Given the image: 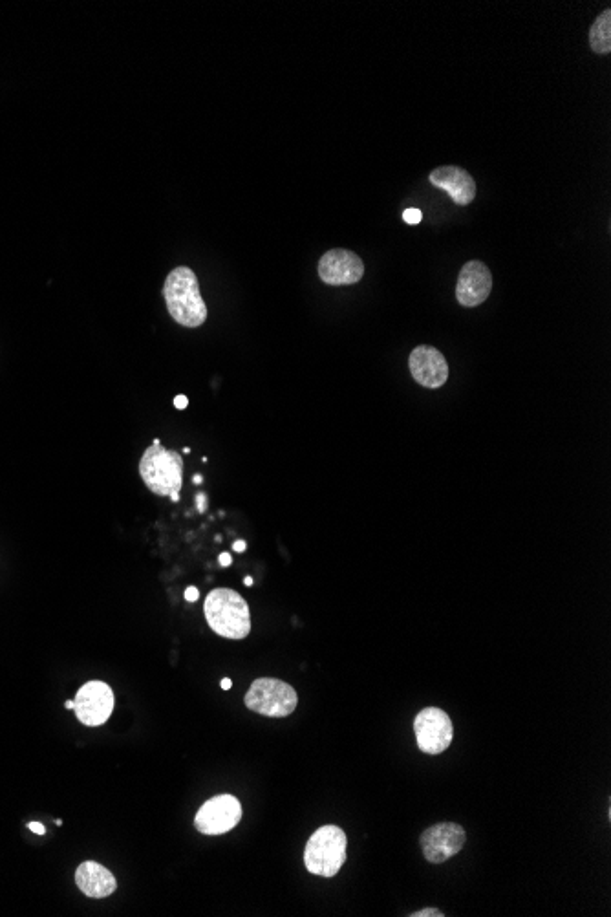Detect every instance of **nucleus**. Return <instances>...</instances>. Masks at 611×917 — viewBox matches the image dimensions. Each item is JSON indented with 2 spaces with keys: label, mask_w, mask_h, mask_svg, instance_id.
Listing matches in <instances>:
<instances>
[{
  "label": "nucleus",
  "mask_w": 611,
  "mask_h": 917,
  "mask_svg": "<svg viewBox=\"0 0 611 917\" xmlns=\"http://www.w3.org/2000/svg\"><path fill=\"white\" fill-rule=\"evenodd\" d=\"M165 304L172 319L185 328H198L207 321V306L200 292V282L191 268L172 270L163 286Z\"/></svg>",
  "instance_id": "obj_1"
},
{
  "label": "nucleus",
  "mask_w": 611,
  "mask_h": 917,
  "mask_svg": "<svg viewBox=\"0 0 611 917\" xmlns=\"http://www.w3.org/2000/svg\"><path fill=\"white\" fill-rule=\"evenodd\" d=\"M205 621L218 636L244 639L251 632V612L242 595L229 588H216L205 597Z\"/></svg>",
  "instance_id": "obj_2"
},
{
  "label": "nucleus",
  "mask_w": 611,
  "mask_h": 917,
  "mask_svg": "<svg viewBox=\"0 0 611 917\" xmlns=\"http://www.w3.org/2000/svg\"><path fill=\"white\" fill-rule=\"evenodd\" d=\"M140 476L147 489L158 497L180 493L183 484L182 454L169 451L163 445H152L141 456Z\"/></svg>",
  "instance_id": "obj_3"
},
{
  "label": "nucleus",
  "mask_w": 611,
  "mask_h": 917,
  "mask_svg": "<svg viewBox=\"0 0 611 917\" xmlns=\"http://www.w3.org/2000/svg\"><path fill=\"white\" fill-rule=\"evenodd\" d=\"M348 839L339 826H322L310 837L304 850L306 870L313 875L333 877L346 863Z\"/></svg>",
  "instance_id": "obj_4"
},
{
  "label": "nucleus",
  "mask_w": 611,
  "mask_h": 917,
  "mask_svg": "<svg viewBox=\"0 0 611 917\" xmlns=\"http://www.w3.org/2000/svg\"><path fill=\"white\" fill-rule=\"evenodd\" d=\"M299 703L297 691L277 678H258L246 694V707L268 718H286L295 713Z\"/></svg>",
  "instance_id": "obj_5"
},
{
  "label": "nucleus",
  "mask_w": 611,
  "mask_h": 917,
  "mask_svg": "<svg viewBox=\"0 0 611 917\" xmlns=\"http://www.w3.org/2000/svg\"><path fill=\"white\" fill-rule=\"evenodd\" d=\"M414 733L419 751L427 755H441L451 747L454 738L451 716L438 707H427L416 716Z\"/></svg>",
  "instance_id": "obj_6"
},
{
  "label": "nucleus",
  "mask_w": 611,
  "mask_h": 917,
  "mask_svg": "<svg viewBox=\"0 0 611 917\" xmlns=\"http://www.w3.org/2000/svg\"><path fill=\"white\" fill-rule=\"evenodd\" d=\"M465 841L467 833L456 822L434 824L419 837L423 855L432 864L445 863L454 855H458L465 846Z\"/></svg>",
  "instance_id": "obj_7"
},
{
  "label": "nucleus",
  "mask_w": 611,
  "mask_h": 917,
  "mask_svg": "<svg viewBox=\"0 0 611 917\" xmlns=\"http://www.w3.org/2000/svg\"><path fill=\"white\" fill-rule=\"evenodd\" d=\"M242 819V806L233 795H218L207 800L196 813L194 826L204 835H222L233 830Z\"/></svg>",
  "instance_id": "obj_8"
},
{
  "label": "nucleus",
  "mask_w": 611,
  "mask_h": 917,
  "mask_svg": "<svg viewBox=\"0 0 611 917\" xmlns=\"http://www.w3.org/2000/svg\"><path fill=\"white\" fill-rule=\"evenodd\" d=\"M114 692L103 681H88L85 683L74 700V711H76L79 722L85 723L88 727H97L103 725L110 718L114 711Z\"/></svg>",
  "instance_id": "obj_9"
},
{
  "label": "nucleus",
  "mask_w": 611,
  "mask_h": 917,
  "mask_svg": "<svg viewBox=\"0 0 611 917\" xmlns=\"http://www.w3.org/2000/svg\"><path fill=\"white\" fill-rule=\"evenodd\" d=\"M365 264L348 249H330L319 260V277L328 286H352L363 279Z\"/></svg>",
  "instance_id": "obj_10"
},
{
  "label": "nucleus",
  "mask_w": 611,
  "mask_h": 917,
  "mask_svg": "<svg viewBox=\"0 0 611 917\" xmlns=\"http://www.w3.org/2000/svg\"><path fill=\"white\" fill-rule=\"evenodd\" d=\"M408 368L412 378L425 389H440L449 379L447 359L434 346H416L408 357Z\"/></svg>",
  "instance_id": "obj_11"
},
{
  "label": "nucleus",
  "mask_w": 611,
  "mask_h": 917,
  "mask_svg": "<svg viewBox=\"0 0 611 917\" xmlns=\"http://www.w3.org/2000/svg\"><path fill=\"white\" fill-rule=\"evenodd\" d=\"M493 290V275L491 270L480 262L471 260L460 271L458 284H456V299L465 308H474L485 303Z\"/></svg>",
  "instance_id": "obj_12"
},
{
  "label": "nucleus",
  "mask_w": 611,
  "mask_h": 917,
  "mask_svg": "<svg viewBox=\"0 0 611 917\" xmlns=\"http://www.w3.org/2000/svg\"><path fill=\"white\" fill-rule=\"evenodd\" d=\"M429 180L434 187L447 191L454 204L469 205L476 196V184L471 174L461 167H454V165L438 167L436 171L430 173Z\"/></svg>",
  "instance_id": "obj_13"
},
{
  "label": "nucleus",
  "mask_w": 611,
  "mask_h": 917,
  "mask_svg": "<svg viewBox=\"0 0 611 917\" xmlns=\"http://www.w3.org/2000/svg\"><path fill=\"white\" fill-rule=\"evenodd\" d=\"M76 885L86 897L103 899L116 892L118 881L103 864L86 861L76 870Z\"/></svg>",
  "instance_id": "obj_14"
},
{
  "label": "nucleus",
  "mask_w": 611,
  "mask_h": 917,
  "mask_svg": "<svg viewBox=\"0 0 611 917\" xmlns=\"http://www.w3.org/2000/svg\"><path fill=\"white\" fill-rule=\"evenodd\" d=\"M590 46L595 54L611 52V10L602 11L590 30Z\"/></svg>",
  "instance_id": "obj_15"
},
{
  "label": "nucleus",
  "mask_w": 611,
  "mask_h": 917,
  "mask_svg": "<svg viewBox=\"0 0 611 917\" xmlns=\"http://www.w3.org/2000/svg\"><path fill=\"white\" fill-rule=\"evenodd\" d=\"M403 220L410 226H418L419 222L423 220V213L419 209H407L403 211Z\"/></svg>",
  "instance_id": "obj_16"
},
{
  "label": "nucleus",
  "mask_w": 611,
  "mask_h": 917,
  "mask_svg": "<svg viewBox=\"0 0 611 917\" xmlns=\"http://www.w3.org/2000/svg\"><path fill=\"white\" fill-rule=\"evenodd\" d=\"M445 914L438 910V908H425V910H419V912H414L410 914V917H443Z\"/></svg>",
  "instance_id": "obj_17"
},
{
  "label": "nucleus",
  "mask_w": 611,
  "mask_h": 917,
  "mask_svg": "<svg viewBox=\"0 0 611 917\" xmlns=\"http://www.w3.org/2000/svg\"><path fill=\"white\" fill-rule=\"evenodd\" d=\"M185 599H187L189 603H196V601L200 599V592H198V588H194V586H189V588L185 590Z\"/></svg>",
  "instance_id": "obj_18"
},
{
  "label": "nucleus",
  "mask_w": 611,
  "mask_h": 917,
  "mask_svg": "<svg viewBox=\"0 0 611 917\" xmlns=\"http://www.w3.org/2000/svg\"><path fill=\"white\" fill-rule=\"evenodd\" d=\"M196 509H198V513H205V509H207V497H205L204 493H198V495H196Z\"/></svg>",
  "instance_id": "obj_19"
},
{
  "label": "nucleus",
  "mask_w": 611,
  "mask_h": 917,
  "mask_svg": "<svg viewBox=\"0 0 611 917\" xmlns=\"http://www.w3.org/2000/svg\"><path fill=\"white\" fill-rule=\"evenodd\" d=\"M187 405H189V398H187V396H176V398H174V407H176V409H187Z\"/></svg>",
  "instance_id": "obj_20"
},
{
  "label": "nucleus",
  "mask_w": 611,
  "mask_h": 917,
  "mask_svg": "<svg viewBox=\"0 0 611 917\" xmlns=\"http://www.w3.org/2000/svg\"><path fill=\"white\" fill-rule=\"evenodd\" d=\"M218 562H220V566H222V568H229V566L233 564V557H231V553H222V555H220V559H218Z\"/></svg>",
  "instance_id": "obj_21"
},
{
  "label": "nucleus",
  "mask_w": 611,
  "mask_h": 917,
  "mask_svg": "<svg viewBox=\"0 0 611 917\" xmlns=\"http://www.w3.org/2000/svg\"><path fill=\"white\" fill-rule=\"evenodd\" d=\"M28 828H30V831H33V833H37V835H44V833H46V828H44L41 822H30Z\"/></svg>",
  "instance_id": "obj_22"
},
{
  "label": "nucleus",
  "mask_w": 611,
  "mask_h": 917,
  "mask_svg": "<svg viewBox=\"0 0 611 917\" xmlns=\"http://www.w3.org/2000/svg\"><path fill=\"white\" fill-rule=\"evenodd\" d=\"M246 548H247L246 540H236L235 544H233V550H235L236 553H244V551H246Z\"/></svg>",
  "instance_id": "obj_23"
},
{
  "label": "nucleus",
  "mask_w": 611,
  "mask_h": 917,
  "mask_svg": "<svg viewBox=\"0 0 611 917\" xmlns=\"http://www.w3.org/2000/svg\"><path fill=\"white\" fill-rule=\"evenodd\" d=\"M231 687H233V681L229 680V678H224V680H222V689H224V691H229Z\"/></svg>",
  "instance_id": "obj_24"
},
{
  "label": "nucleus",
  "mask_w": 611,
  "mask_h": 917,
  "mask_svg": "<svg viewBox=\"0 0 611 917\" xmlns=\"http://www.w3.org/2000/svg\"><path fill=\"white\" fill-rule=\"evenodd\" d=\"M193 482H194V484H196V486H200V484H202V482H204V476H202V475H194V476H193Z\"/></svg>",
  "instance_id": "obj_25"
},
{
  "label": "nucleus",
  "mask_w": 611,
  "mask_h": 917,
  "mask_svg": "<svg viewBox=\"0 0 611 917\" xmlns=\"http://www.w3.org/2000/svg\"><path fill=\"white\" fill-rule=\"evenodd\" d=\"M65 707L68 711H74V700H68V702L65 703Z\"/></svg>",
  "instance_id": "obj_26"
},
{
  "label": "nucleus",
  "mask_w": 611,
  "mask_h": 917,
  "mask_svg": "<svg viewBox=\"0 0 611 917\" xmlns=\"http://www.w3.org/2000/svg\"><path fill=\"white\" fill-rule=\"evenodd\" d=\"M171 500L174 502V504H176V502H180V493H172Z\"/></svg>",
  "instance_id": "obj_27"
},
{
  "label": "nucleus",
  "mask_w": 611,
  "mask_h": 917,
  "mask_svg": "<svg viewBox=\"0 0 611 917\" xmlns=\"http://www.w3.org/2000/svg\"><path fill=\"white\" fill-rule=\"evenodd\" d=\"M244 584H246V586H253V577H246V579H244Z\"/></svg>",
  "instance_id": "obj_28"
}]
</instances>
